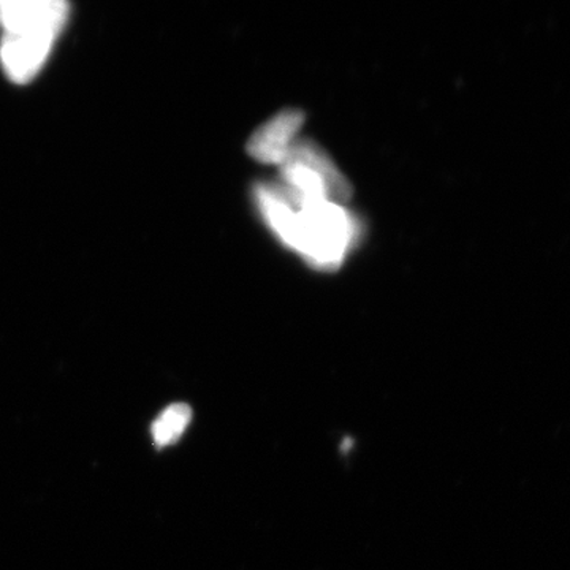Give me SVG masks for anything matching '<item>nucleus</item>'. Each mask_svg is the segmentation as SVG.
<instances>
[{
  "label": "nucleus",
  "mask_w": 570,
  "mask_h": 570,
  "mask_svg": "<svg viewBox=\"0 0 570 570\" xmlns=\"http://www.w3.org/2000/svg\"><path fill=\"white\" fill-rule=\"evenodd\" d=\"M255 202L277 238L314 268H340L358 242L362 227L344 205L296 202L279 183L258 186Z\"/></svg>",
  "instance_id": "f257e3e1"
},
{
  "label": "nucleus",
  "mask_w": 570,
  "mask_h": 570,
  "mask_svg": "<svg viewBox=\"0 0 570 570\" xmlns=\"http://www.w3.org/2000/svg\"><path fill=\"white\" fill-rule=\"evenodd\" d=\"M281 186L296 202L325 200L344 205L351 200L352 186L317 142L298 138L279 165Z\"/></svg>",
  "instance_id": "f03ea898"
},
{
  "label": "nucleus",
  "mask_w": 570,
  "mask_h": 570,
  "mask_svg": "<svg viewBox=\"0 0 570 570\" xmlns=\"http://www.w3.org/2000/svg\"><path fill=\"white\" fill-rule=\"evenodd\" d=\"M59 33H6L0 45V61L11 81L26 85L39 73Z\"/></svg>",
  "instance_id": "7ed1b4c3"
},
{
  "label": "nucleus",
  "mask_w": 570,
  "mask_h": 570,
  "mask_svg": "<svg viewBox=\"0 0 570 570\" xmlns=\"http://www.w3.org/2000/svg\"><path fill=\"white\" fill-rule=\"evenodd\" d=\"M305 122V112L288 108L262 124L247 141V153L257 163L277 165L284 163L294 142L298 140L299 130Z\"/></svg>",
  "instance_id": "20e7f679"
},
{
  "label": "nucleus",
  "mask_w": 570,
  "mask_h": 570,
  "mask_svg": "<svg viewBox=\"0 0 570 570\" xmlns=\"http://www.w3.org/2000/svg\"><path fill=\"white\" fill-rule=\"evenodd\" d=\"M67 18L69 6L61 0H0V24L6 29V33H61Z\"/></svg>",
  "instance_id": "39448f33"
},
{
  "label": "nucleus",
  "mask_w": 570,
  "mask_h": 570,
  "mask_svg": "<svg viewBox=\"0 0 570 570\" xmlns=\"http://www.w3.org/2000/svg\"><path fill=\"white\" fill-rule=\"evenodd\" d=\"M193 420V409L187 404H171L153 423V438L157 445L175 444Z\"/></svg>",
  "instance_id": "423d86ee"
}]
</instances>
